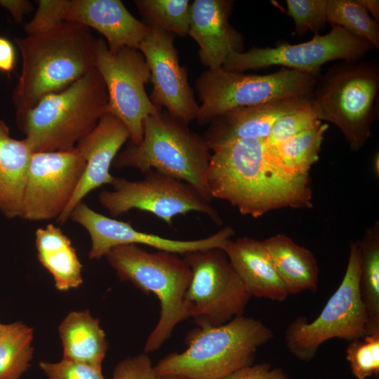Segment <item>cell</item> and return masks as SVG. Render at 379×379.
<instances>
[{
  "instance_id": "obj_27",
  "label": "cell",
  "mask_w": 379,
  "mask_h": 379,
  "mask_svg": "<svg viewBox=\"0 0 379 379\" xmlns=\"http://www.w3.org/2000/svg\"><path fill=\"white\" fill-rule=\"evenodd\" d=\"M357 242L360 293L375 331L379 330V222L367 227Z\"/></svg>"
},
{
  "instance_id": "obj_41",
  "label": "cell",
  "mask_w": 379,
  "mask_h": 379,
  "mask_svg": "<svg viewBox=\"0 0 379 379\" xmlns=\"http://www.w3.org/2000/svg\"><path fill=\"white\" fill-rule=\"evenodd\" d=\"M379 156H378V154L377 153L375 156H374V158H373V171H374V173H377V177H378V173H379Z\"/></svg>"
},
{
  "instance_id": "obj_13",
  "label": "cell",
  "mask_w": 379,
  "mask_h": 379,
  "mask_svg": "<svg viewBox=\"0 0 379 379\" xmlns=\"http://www.w3.org/2000/svg\"><path fill=\"white\" fill-rule=\"evenodd\" d=\"M95 68L101 75L107 92V112L126 126L130 142L138 145L143 137V123L158 109L147 95L145 85L150 80V71L142 53L122 47L112 52L106 41L98 39Z\"/></svg>"
},
{
  "instance_id": "obj_43",
  "label": "cell",
  "mask_w": 379,
  "mask_h": 379,
  "mask_svg": "<svg viewBox=\"0 0 379 379\" xmlns=\"http://www.w3.org/2000/svg\"><path fill=\"white\" fill-rule=\"evenodd\" d=\"M6 327V324H0V334L3 332Z\"/></svg>"
},
{
  "instance_id": "obj_15",
  "label": "cell",
  "mask_w": 379,
  "mask_h": 379,
  "mask_svg": "<svg viewBox=\"0 0 379 379\" xmlns=\"http://www.w3.org/2000/svg\"><path fill=\"white\" fill-rule=\"evenodd\" d=\"M69 219L88 232L91 241L88 253L91 260L105 257L112 248L126 244L145 245L178 255L214 248L223 250L227 241L234 234L232 227H226L204 239L177 240L164 238L138 231L129 222L98 213L82 201L74 208Z\"/></svg>"
},
{
  "instance_id": "obj_20",
  "label": "cell",
  "mask_w": 379,
  "mask_h": 379,
  "mask_svg": "<svg viewBox=\"0 0 379 379\" xmlns=\"http://www.w3.org/2000/svg\"><path fill=\"white\" fill-rule=\"evenodd\" d=\"M64 21L93 28L106 39L110 51L138 49L149 27L135 18L119 0H69Z\"/></svg>"
},
{
  "instance_id": "obj_19",
  "label": "cell",
  "mask_w": 379,
  "mask_h": 379,
  "mask_svg": "<svg viewBox=\"0 0 379 379\" xmlns=\"http://www.w3.org/2000/svg\"><path fill=\"white\" fill-rule=\"evenodd\" d=\"M310 97L288 98L232 109L208 124L203 136L212 151L237 140H265L279 117L308 106Z\"/></svg>"
},
{
  "instance_id": "obj_18",
  "label": "cell",
  "mask_w": 379,
  "mask_h": 379,
  "mask_svg": "<svg viewBox=\"0 0 379 379\" xmlns=\"http://www.w3.org/2000/svg\"><path fill=\"white\" fill-rule=\"evenodd\" d=\"M233 5L230 0H194L190 5L187 34L199 45L200 61L210 69L222 67L231 53L243 52V36L229 23Z\"/></svg>"
},
{
  "instance_id": "obj_16",
  "label": "cell",
  "mask_w": 379,
  "mask_h": 379,
  "mask_svg": "<svg viewBox=\"0 0 379 379\" xmlns=\"http://www.w3.org/2000/svg\"><path fill=\"white\" fill-rule=\"evenodd\" d=\"M139 45L150 71L153 90L149 97L159 109L162 107L175 118L188 124L195 120L199 105L188 84L187 69L179 62L174 46L175 34L157 27Z\"/></svg>"
},
{
  "instance_id": "obj_5",
  "label": "cell",
  "mask_w": 379,
  "mask_h": 379,
  "mask_svg": "<svg viewBox=\"0 0 379 379\" xmlns=\"http://www.w3.org/2000/svg\"><path fill=\"white\" fill-rule=\"evenodd\" d=\"M187 124L166 111L148 117L143 123L141 142L129 143L117 154L112 166L134 168L145 174L157 171L187 183L211 202L207 183L211 149L204 136Z\"/></svg>"
},
{
  "instance_id": "obj_12",
  "label": "cell",
  "mask_w": 379,
  "mask_h": 379,
  "mask_svg": "<svg viewBox=\"0 0 379 379\" xmlns=\"http://www.w3.org/2000/svg\"><path fill=\"white\" fill-rule=\"evenodd\" d=\"M372 49L373 46L365 40L333 25L326 34H314L310 41L301 44L281 42L274 47H253L246 52H232L222 67L243 72L281 65L319 77L326 62L335 60H363Z\"/></svg>"
},
{
  "instance_id": "obj_31",
  "label": "cell",
  "mask_w": 379,
  "mask_h": 379,
  "mask_svg": "<svg viewBox=\"0 0 379 379\" xmlns=\"http://www.w3.org/2000/svg\"><path fill=\"white\" fill-rule=\"evenodd\" d=\"M346 359L356 379L379 375V331L350 342Z\"/></svg>"
},
{
  "instance_id": "obj_37",
  "label": "cell",
  "mask_w": 379,
  "mask_h": 379,
  "mask_svg": "<svg viewBox=\"0 0 379 379\" xmlns=\"http://www.w3.org/2000/svg\"><path fill=\"white\" fill-rule=\"evenodd\" d=\"M222 379H291L281 368H273L268 362L241 368Z\"/></svg>"
},
{
  "instance_id": "obj_44",
  "label": "cell",
  "mask_w": 379,
  "mask_h": 379,
  "mask_svg": "<svg viewBox=\"0 0 379 379\" xmlns=\"http://www.w3.org/2000/svg\"><path fill=\"white\" fill-rule=\"evenodd\" d=\"M373 379H379V375L374 376Z\"/></svg>"
},
{
  "instance_id": "obj_14",
  "label": "cell",
  "mask_w": 379,
  "mask_h": 379,
  "mask_svg": "<svg viewBox=\"0 0 379 379\" xmlns=\"http://www.w3.org/2000/svg\"><path fill=\"white\" fill-rule=\"evenodd\" d=\"M85 168L86 161L76 147L32 152L20 218L29 221L57 220L72 199Z\"/></svg>"
},
{
  "instance_id": "obj_17",
  "label": "cell",
  "mask_w": 379,
  "mask_h": 379,
  "mask_svg": "<svg viewBox=\"0 0 379 379\" xmlns=\"http://www.w3.org/2000/svg\"><path fill=\"white\" fill-rule=\"evenodd\" d=\"M130 138L124 124L110 113H105L95 127L76 145L86 161L81 180L68 206L57 219L65 223L74 208L91 191L103 185H111L114 176L109 169L119 150Z\"/></svg>"
},
{
  "instance_id": "obj_9",
  "label": "cell",
  "mask_w": 379,
  "mask_h": 379,
  "mask_svg": "<svg viewBox=\"0 0 379 379\" xmlns=\"http://www.w3.org/2000/svg\"><path fill=\"white\" fill-rule=\"evenodd\" d=\"M319 77L286 67L265 75L245 74L222 67L208 69L195 81L201 102L195 120L200 125L208 124L234 108L310 97Z\"/></svg>"
},
{
  "instance_id": "obj_28",
  "label": "cell",
  "mask_w": 379,
  "mask_h": 379,
  "mask_svg": "<svg viewBox=\"0 0 379 379\" xmlns=\"http://www.w3.org/2000/svg\"><path fill=\"white\" fill-rule=\"evenodd\" d=\"M33 329L17 321L6 324L0 334V379H19L30 366Z\"/></svg>"
},
{
  "instance_id": "obj_4",
  "label": "cell",
  "mask_w": 379,
  "mask_h": 379,
  "mask_svg": "<svg viewBox=\"0 0 379 379\" xmlns=\"http://www.w3.org/2000/svg\"><path fill=\"white\" fill-rule=\"evenodd\" d=\"M274 336L261 321L244 315L216 326L189 332L187 349L161 359L155 370L161 378L222 379L253 364L258 349Z\"/></svg>"
},
{
  "instance_id": "obj_10",
  "label": "cell",
  "mask_w": 379,
  "mask_h": 379,
  "mask_svg": "<svg viewBox=\"0 0 379 379\" xmlns=\"http://www.w3.org/2000/svg\"><path fill=\"white\" fill-rule=\"evenodd\" d=\"M182 255L192 271L185 295L188 317L199 327H206L243 315L252 296L222 249L199 250Z\"/></svg>"
},
{
  "instance_id": "obj_22",
  "label": "cell",
  "mask_w": 379,
  "mask_h": 379,
  "mask_svg": "<svg viewBox=\"0 0 379 379\" xmlns=\"http://www.w3.org/2000/svg\"><path fill=\"white\" fill-rule=\"evenodd\" d=\"M32 154L25 140L13 138L0 120V213L8 219L20 218Z\"/></svg>"
},
{
  "instance_id": "obj_38",
  "label": "cell",
  "mask_w": 379,
  "mask_h": 379,
  "mask_svg": "<svg viewBox=\"0 0 379 379\" xmlns=\"http://www.w3.org/2000/svg\"><path fill=\"white\" fill-rule=\"evenodd\" d=\"M16 64L15 49L8 39L0 36V71L10 74Z\"/></svg>"
},
{
  "instance_id": "obj_25",
  "label": "cell",
  "mask_w": 379,
  "mask_h": 379,
  "mask_svg": "<svg viewBox=\"0 0 379 379\" xmlns=\"http://www.w3.org/2000/svg\"><path fill=\"white\" fill-rule=\"evenodd\" d=\"M63 359L101 366L108 344L106 335L89 310L69 312L58 327Z\"/></svg>"
},
{
  "instance_id": "obj_26",
  "label": "cell",
  "mask_w": 379,
  "mask_h": 379,
  "mask_svg": "<svg viewBox=\"0 0 379 379\" xmlns=\"http://www.w3.org/2000/svg\"><path fill=\"white\" fill-rule=\"evenodd\" d=\"M328 128V124L319 121L280 145L267 146L274 161L284 170L294 174H307L319 160L324 135Z\"/></svg>"
},
{
  "instance_id": "obj_39",
  "label": "cell",
  "mask_w": 379,
  "mask_h": 379,
  "mask_svg": "<svg viewBox=\"0 0 379 379\" xmlns=\"http://www.w3.org/2000/svg\"><path fill=\"white\" fill-rule=\"evenodd\" d=\"M0 6L8 11L18 23H21L24 16L34 9L32 3L27 0H0Z\"/></svg>"
},
{
  "instance_id": "obj_2",
  "label": "cell",
  "mask_w": 379,
  "mask_h": 379,
  "mask_svg": "<svg viewBox=\"0 0 379 379\" xmlns=\"http://www.w3.org/2000/svg\"><path fill=\"white\" fill-rule=\"evenodd\" d=\"M22 71L13 93L15 114L60 91L95 68L98 39L90 28L63 21L45 32L15 37Z\"/></svg>"
},
{
  "instance_id": "obj_11",
  "label": "cell",
  "mask_w": 379,
  "mask_h": 379,
  "mask_svg": "<svg viewBox=\"0 0 379 379\" xmlns=\"http://www.w3.org/2000/svg\"><path fill=\"white\" fill-rule=\"evenodd\" d=\"M145 175L138 181L114 177L113 190H102L98 194L99 203L112 217L138 209L152 213L172 227L176 215L199 212L217 225L222 224L217 210L187 183L155 170Z\"/></svg>"
},
{
  "instance_id": "obj_36",
  "label": "cell",
  "mask_w": 379,
  "mask_h": 379,
  "mask_svg": "<svg viewBox=\"0 0 379 379\" xmlns=\"http://www.w3.org/2000/svg\"><path fill=\"white\" fill-rule=\"evenodd\" d=\"M111 379H162L157 373L150 357L142 353L127 357L115 366Z\"/></svg>"
},
{
  "instance_id": "obj_35",
  "label": "cell",
  "mask_w": 379,
  "mask_h": 379,
  "mask_svg": "<svg viewBox=\"0 0 379 379\" xmlns=\"http://www.w3.org/2000/svg\"><path fill=\"white\" fill-rule=\"evenodd\" d=\"M69 0H39L33 18L25 26L27 35L41 33L64 21Z\"/></svg>"
},
{
  "instance_id": "obj_42",
  "label": "cell",
  "mask_w": 379,
  "mask_h": 379,
  "mask_svg": "<svg viewBox=\"0 0 379 379\" xmlns=\"http://www.w3.org/2000/svg\"><path fill=\"white\" fill-rule=\"evenodd\" d=\"M162 379H187V378H182V377H178V376H172V377L162 378Z\"/></svg>"
},
{
  "instance_id": "obj_34",
  "label": "cell",
  "mask_w": 379,
  "mask_h": 379,
  "mask_svg": "<svg viewBox=\"0 0 379 379\" xmlns=\"http://www.w3.org/2000/svg\"><path fill=\"white\" fill-rule=\"evenodd\" d=\"M39 366L48 379H106L101 366L65 359L57 363L41 361Z\"/></svg>"
},
{
  "instance_id": "obj_32",
  "label": "cell",
  "mask_w": 379,
  "mask_h": 379,
  "mask_svg": "<svg viewBox=\"0 0 379 379\" xmlns=\"http://www.w3.org/2000/svg\"><path fill=\"white\" fill-rule=\"evenodd\" d=\"M287 14L295 22V34L298 36L310 31L317 32L326 22L327 0H286Z\"/></svg>"
},
{
  "instance_id": "obj_8",
  "label": "cell",
  "mask_w": 379,
  "mask_h": 379,
  "mask_svg": "<svg viewBox=\"0 0 379 379\" xmlns=\"http://www.w3.org/2000/svg\"><path fill=\"white\" fill-rule=\"evenodd\" d=\"M359 278L360 254L357 241L350 244L347 265L340 284L319 316L312 321L298 317L286 328L284 343L296 359L304 362L312 361L321 345L330 339L350 342L374 332L361 299Z\"/></svg>"
},
{
  "instance_id": "obj_3",
  "label": "cell",
  "mask_w": 379,
  "mask_h": 379,
  "mask_svg": "<svg viewBox=\"0 0 379 379\" xmlns=\"http://www.w3.org/2000/svg\"><path fill=\"white\" fill-rule=\"evenodd\" d=\"M105 82L94 68L66 88L43 97L28 111L15 114L18 127L32 152L73 149L107 112Z\"/></svg>"
},
{
  "instance_id": "obj_33",
  "label": "cell",
  "mask_w": 379,
  "mask_h": 379,
  "mask_svg": "<svg viewBox=\"0 0 379 379\" xmlns=\"http://www.w3.org/2000/svg\"><path fill=\"white\" fill-rule=\"evenodd\" d=\"M319 121H321L317 118L310 104L298 110L285 114L276 120L265 143L270 147L280 145L313 127Z\"/></svg>"
},
{
  "instance_id": "obj_21",
  "label": "cell",
  "mask_w": 379,
  "mask_h": 379,
  "mask_svg": "<svg viewBox=\"0 0 379 379\" xmlns=\"http://www.w3.org/2000/svg\"><path fill=\"white\" fill-rule=\"evenodd\" d=\"M252 297L283 302L289 293L278 276L263 241L248 237L229 239L223 249Z\"/></svg>"
},
{
  "instance_id": "obj_7",
  "label": "cell",
  "mask_w": 379,
  "mask_h": 379,
  "mask_svg": "<svg viewBox=\"0 0 379 379\" xmlns=\"http://www.w3.org/2000/svg\"><path fill=\"white\" fill-rule=\"evenodd\" d=\"M378 91L376 60H343L319 76L310 104L319 120L335 124L350 149L358 151L371 135Z\"/></svg>"
},
{
  "instance_id": "obj_23",
  "label": "cell",
  "mask_w": 379,
  "mask_h": 379,
  "mask_svg": "<svg viewBox=\"0 0 379 379\" xmlns=\"http://www.w3.org/2000/svg\"><path fill=\"white\" fill-rule=\"evenodd\" d=\"M262 241L289 294L317 291L319 267L312 251L284 234H275Z\"/></svg>"
},
{
  "instance_id": "obj_6",
  "label": "cell",
  "mask_w": 379,
  "mask_h": 379,
  "mask_svg": "<svg viewBox=\"0 0 379 379\" xmlns=\"http://www.w3.org/2000/svg\"><path fill=\"white\" fill-rule=\"evenodd\" d=\"M121 281L131 282L144 293H153L160 304L159 319L149 335L144 352L159 349L175 326L187 319L185 295L192 271L178 254L158 251L149 252L139 245L116 246L105 256Z\"/></svg>"
},
{
  "instance_id": "obj_1",
  "label": "cell",
  "mask_w": 379,
  "mask_h": 379,
  "mask_svg": "<svg viewBox=\"0 0 379 379\" xmlns=\"http://www.w3.org/2000/svg\"><path fill=\"white\" fill-rule=\"evenodd\" d=\"M213 152L207 172L211 195L228 201L241 214L258 218L274 209L312 206L309 173L281 168L265 140H237Z\"/></svg>"
},
{
  "instance_id": "obj_40",
  "label": "cell",
  "mask_w": 379,
  "mask_h": 379,
  "mask_svg": "<svg viewBox=\"0 0 379 379\" xmlns=\"http://www.w3.org/2000/svg\"><path fill=\"white\" fill-rule=\"evenodd\" d=\"M357 2L372 15L378 22L379 20V1L378 0H357Z\"/></svg>"
},
{
  "instance_id": "obj_30",
  "label": "cell",
  "mask_w": 379,
  "mask_h": 379,
  "mask_svg": "<svg viewBox=\"0 0 379 379\" xmlns=\"http://www.w3.org/2000/svg\"><path fill=\"white\" fill-rule=\"evenodd\" d=\"M142 20L148 26L157 27L185 37L189 29L188 0H135Z\"/></svg>"
},
{
  "instance_id": "obj_29",
  "label": "cell",
  "mask_w": 379,
  "mask_h": 379,
  "mask_svg": "<svg viewBox=\"0 0 379 379\" xmlns=\"http://www.w3.org/2000/svg\"><path fill=\"white\" fill-rule=\"evenodd\" d=\"M326 22L379 48V26L357 0H327Z\"/></svg>"
},
{
  "instance_id": "obj_24",
  "label": "cell",
  "mask_w": 379,
  "mask_h": 379,
  "mask_svg": "<svg viewBox=\"0 0 379 379\" xmlns=\"http://www.w3.org/2000/svg\"><path fill=\"white\" fill-rule=\"evenodd\" d=\"M37 257L52 275L56 288L68 291L83 282L82 265L71 240L58 227L48 224L35 232Z\"/></svg>"
}]
</instances>
